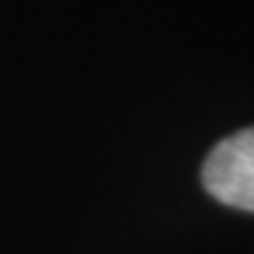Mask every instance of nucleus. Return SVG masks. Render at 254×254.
Returning <instances> with one entry per match:
<instances>
[{"label":"nucleus","instance_id":"obj_1","mask_svg":"<svg viewBox=\"0 0 254 254\" xmlns=\"http://www.w3.org/2000/svg\"><path fill=\"white\" fill-rule=\"evenodd\" d=\"M200 181L215 200L254 212V127L237 130L215 144L203 161Z\"/></svg>","mask_w":254,"mask_h":254}]
</instances>
